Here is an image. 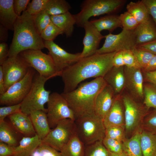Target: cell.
<instances>
[{
	"mask_svg": "<svg viewBox=\"0 0 156 156\" xmlns=\"http://www.w3.org/2000/svg\"><path fill=\"white\" fill-rule=\"evenodd\" d=\"M116 52L97 54L81 58L61 72L64 84L63 93L71 92L86 79L103 77L114 66L112 60Z\"/></svg>",
	"mask_w": 156,
	"mask_h": 156,
	"instance_id": "6da1fadb",
	"label": "cell"
},
{
	"mask_svg": "<svg viewBox=\"0 0 156 156\" xmlns=\"http://www.w3.org/2000/svg\"><path fill=\"white\" fill-rule=\"evenodd\" d=\"M142 130L156 135V109L149 111L142 125Z\"/></svg>",
	"mask_w": 156,
	"mask_h": 156,
	"instance_id": "74e56055",
	"label": "cell"
},
{
	"mask_svg": "<svg viewBox=\"0 0 156 156\" xmlns=\"http://www.w3.org/2000/svg\"><path fill=\"white\" fill-rule=\"evenodd\" d=\"M45 48L49 51L57 71L60 73L66 68L75 63L81 58V53H69L55 43L53 41H44Z\"/></svg>",
	"mask_w": 156,
	"mask_h": 156,
	"instance_id": "5bb4252c",
	"label": "cell"
},
{
	"mask_svg": "<svg viewBox=\"0 0 156 156\" xmlns=\"http://www.w3.org/2000/svg\"><path fill=\"white\" fill-rule=\"evenodd\" d=\"M156 70V55L152 58L147 67L143 70L144 72Z\"/></svg>",
	"mask_w": 156,
	"mask_h": 156,
	"instance_id": "11a10c76",
	"label": "cell"
},
{
	"mask_svg": "<svg viewBox=\"0 0 156 156\" xmlns=\"http://www.w3.org/2000/svg\"><path fill=\"white\" fill-rule=\"evenodd\" d=\"M49 79L39 75L34 79L29 93L21 103V111L29 115L33 112L42 110L47 113L44 105L48 102L50 92L44 88V84Z\"/></svg>",
	"mask_w": 156,
	"mask_h": 156,
	"instance_id": "8992f818",
	"label": "cell"
},
{
	"mask_svg": "<svg viewBox=\"0 0 156 156\" xmlns=\"http://www.w3.org/2000/svg\"><path fill=\"white\" fill-rule=\"evenodd\" d=\"M139 67L124 66L125 88L134 99H144V78Z\"/></svg>",
	"mask_w": 156,
	"mask_h": 156,
	"instance_id": "9a60e30c",
	"label": "cell"
},
{
	"mask_svg": "<svg viewBox=\"0 0 156 156\" xmlns=\"http://www.w3.org/2000/svg\"><path fill=\"white\" fill-rule=\"evenodd\" d=\"M47 103V114L51 128H55L63 120L70 119L75 121L73 111L61 94L57 92L51 94Z\"/></svg>",
	"mask_w": 156,
	"mask_h": 156,
	"instance_id": "30bf717a",
	"label": "cell"
},
{
	"mask_svg": "<svg viewBox=\"0 0 156 156\" xmlns=\"http://www.w3.org/2000/svg\"><path fill=\"white\" fill-rule=\"evenodd\" d=\"M105 128L112 126L125 127L124 108L121 99L116 96L110 109L103 120Z\"/></svg>",
	"mask_w": 156,
	"mask_h": 156,
	"instance_id": "ac0fdd59",
	"label": "cell"
},
{
	"mask_svg": "<svg viewBox=\"0 0 156 156\" xmlns=\"http://www.w3.org/2000/svg\"><path fill=\"white\" fill-rule=\"evenodd\" d=\"M126 9L139 24L146 22L150 18L147 8L142 0L130 2L127 4Z\"/></svg>",
	"mask_w": 156,
	"mask_h": 156,
	"instance_id": "4dcf8cb0",
	"label": "cell"
},
{
	"mask_svg": "<svg viewBox=\"0 0 156 156\" xmlns=\"http://www.w3.org/2000/svg\"><path fill=\"white\" fill-rule=\"evenodd\" d=\"M126 136L125 127L112 126L105 128V137L122 142L126 139Z\"/></svg>",
	"mask_w": 156,
	"mask_h": 156,
	"instance_id": "d590c367",
	"label": "cell"
},
{
	"mask_svg": "<svg viewBox=\"0 0 156 156\" xmlns=\"http://www.w3.org/2000/svg\"><path fill=\"white\" fill-rule=\"evenodd\" d=\"M13 2V0H0V24L12 30L18 16L14 11Z\"/></svg>",
	"mask_w": 156,
	"mask_h": 156,
	"instance_id": "7402d4cb",
	"label": "cell"
},
{
	"mask_svg": "<svg viewBox=\"0 0 156 156\" xmlns=\"http://www.w3.org/2000/svg\"><path fill=\"white\" fill-rule=\"evenodd\" d=\"M105 41L102 46L96 53L104 54L127 50H131L137 46L134 30L122 29L117 34L111 33L104 36Z\"/></svg>",
	"mask_w": 156,
	"mask_h": 156,
	"instance_id": "7c38bea8",
	"label": "cell"
},
{
	"mask_svg": "<svg viewBox=\"0 0 156 156\" xmlns=\"http://www.w3.org/2000/svg\"><path fill=\"white\" fill-rule=\"evenodd\" d=\"M9 49L7 44L5 42L0 43V65H2L8 58Z\"/></svg>",
	"mask_w": 156,
	"mask_h": 156,
	"instance_id": "681fc988",
	"label": "cell"
},
{
	"mask_svg": "<svg viewBox=\"0 0 156 156\" xmlns=\"http://www.w3.org/2000/svg\"><path fill=\"white\" fill-rule=\"evenodd\" d=\"M42 142L36 134L32 137L23 136L18 145L15 147L13 156H31Z\"/></svg>",
	"mask_w": 156,
	"mask_h": 156,
	"instance_id": "d4e9b609",
	"label": "cell"
},
{
	"mask_svg": "<svg viewBox=\"0 0 156 156\" xmlns=\"http://www.w3.org/2000/svg\"><path fill=\"white\" fill-rule=\"evenodd\" d=\"M141 129L122 142L124 156H143L140 145Z\"/></svg>",
	"mask_w": 156,
	"mask_h": 156,
	"instance_id": "83f0119b",
	"label": "cell"
},
{
	"mask_svg": "<svg viewBox=\"0 0 156 156\" xmlns=\"http://www.w3.org/2000/svg\"><path fill=\"white\" fill-rule=\"evenodd\" d=\"M76 135L75 121L67 119L59 122L42 141L60 152L63 147Z\"/></svg>",
	"mask_w": 156,
	"mask_h": 156,
	"instance_id": "9c48e42d",
	"label": "cell"
},
{
	"mask_svg": "<svg viewBox=\"0 0 156 156\" xmlns=\"http://www.w3.org/2000/svg\"><path fill=\"white\" fill-rule=\"evenodd\" d=\"M85 146L84 156H109L108 151L103 144V141Z\"/></svg>",
	"mask_w": 156,
	"mask_h": 156,
	"instance_id": "e575fe53",
	"label": "cell"
},
{
	"mask_svg": "<svg viewBox=\"0 0 156 156\" xmlns=\"http://www.w3.org/2000/svg\"><path fill=\"white\" fill-rule=\"evenodd\" d=\"M29 0H14L13 8L16 14L18 16H21V12L25 11L29 3Z\"/></svg>",
	"mask_w": 156,
	"mask_h": 156,
	"instance_id": "bcb514c9",
	"label": "cell"
},
{
	"mask_svg": "<svg viewBox=\"0 0 156 156\" xmlns=\"http://www.w3.org/2000/svg\"><path fill=\"white\" fill-rule=\"evenodd\" d=\"M85 34L83 40V48L81 53V58L89 56L96 53L101 40L104 38L93 24L88 21L83 27Z\"/></svg>",
	"mask_w": 156,
	"mask_h": 156,
	"instance_id": "2e32d148",
	"label": "cell"
},
{
	"mask_svg": "<svg viewBox=\"0 0 156 156\" xmlns=\"http://www.w3.org/2000/svg\"><path fill=\"white\" fill-rule=\"evenodd\" d=\"M19 54L40 76L49 79L61 76L49 54L44 53L41 50H28L22 51Z\"/></svg>",
	"mask_w": 156,
	"mask_h": 156,
	"instance_id": "ba28073f",
	"label": "cell"
},
{
	"mask_svg": "<svg viewBox=\"0 0 156 156\" xmlns=\"http://www.w3.org/2000/svg\"><path fill=\"white\" fill-rule=\"evenodd\" d=\"M71 8L69 3L65 0H48L45 10L51 16L63 14Z\"/></svg>",
	"mask_w": 156,
	"mask_h": 156,
	"instance_id": "1f68e13d",
	"label": "cell"
},
{
	"mask_svg": "<svg viewBox=\"0 0 156 156\" xmlns=\"http://www.w3.org/2000/svg\"><path fill=\"white\" fill-rule=\"evenodd\" d=\"M14 31L8 58L16 57L26 50H41L45 48L44 41L36 28L33 16L26 10L18 17Z\"/></svg>",
	"mask_w": 156,
	"mask_h": 156,
	"instance_id": "7a4b0ae2",
	"label": "cell"
},
{
	"mask_svg": "<svg viewBox=\"0 0 156 156\" xmlns=\"http://www.w3.org/2000/svg\"><path fill=\"white\" fill-rule=\"evenodd\" d=\"M103 143L109 152L124 156L122 142L113 139L105 137L103 140Z\"/></svg>",
	"mask_w": 156,
	"mask_h": 156,
	"instance_id": "ab89813d",
	"label": "cell"
},
{
	"mask_svg": "<svg viewBox=\"0 0 156 156\" xmlns=\"http://www.w3.org/2000/svg\"><path fill=\"white\" fill-rule=\"evenodd\" d=\"M2 66L5 91L11 85L22 79L31 67L19 54L15 57L8 58Z\"/></svg>",
	"mask_w": 156,
	"mask_h": 156,
	"instance_id": "4fadbf2b",
	"label": "cell"
},
{
	"mask_svg": "<svg viewBox=\"0 0 156 156\" xmlns=\"http://www.w3.org/2000/svg\"><path fill=\"white\" fill-rule=\"evenodd\" d=\"M63 34L60 29L52 21L44 29L40 34L44 41H53L59 35Z\"/></svg>",
	"mask_w": 156,
	"mask_h": 156,
	"instance_id": "f35d334b",
	"label": "cell"
},
{
	"mask_svg": "<svg viewBox=\"0 0 156 156\" xmlns=\"http://www.w3.org/2000/svg\"><path fill=\"white\" fill-rule=\"evenodd\" d=\"M137 46L140 45L156 39V27L150 18L139 23L134 30Z\"/></svg>",
	"mask_w": 156,
	"mask_h": 156,
	"instance_id": "44dd1931",
	"label": "cell"
},
{
	"mask_svg": "<svg viewBox=\"0 0 156 156\" xmlns=\"http://www.w3.org/2000/svg\"><path fill=\"white\" fill-rule=\"evenodd\" d=\"M9 122L24 137H32L36 132L29 115L20 111L8 116Z\"/></svg>",
	"mask_w": 156,
	"mask_h": 156,
	"instance_id": "d6986e66",
	"label": "cell"
},
{
	"mask_svg": "<svg viewBox=\"0 0 156 156\" xmlns=\"http://www.w3.org/2000/svg\"><path fill=\"white\" fill-rule=\"evenodd\" d=\"M149 15L152 17L156 27V0H142Z\"/></svg>",
	"mask_w": 156,
	"mask_h": 156,
	"instance_id": "7dc6e473",
	"label": "cell"
},
{
	"mask_svg": "<svg viewBox=\"0 0 156 156\" xmlns=\"http://www.w3.org/2000/svg\"><path fill=\"white\" fill-rule=\"evenodd\" d=\"M85 146L76 135L62 148V156H84Z\"/></svg>",
	"mask_w": 156,
	"mask_h": 156,
	"instance_id": "f546056e",
	"label": "cell"
},
{
	"mask_svg": "<svg viewBox=\"0 0 156 156\" xmlns=\"http://www.w3.org/2000/svg\"><path fill=\"white\" fill-rule=\"evenodd\" d=\"M15 147L0 142V156H13Z\"/></svg>",
	"mask_w": 156,
	"mask_h": 156,
	"instance_id": "c3c4849f",
	"label": "cell"
},
{
	"mask_svg": "<svg viewBox=\"0 0 156 156\" xmlns=\"http://www.w3.org/2000/svg\"><path fill=\"white\" fill-rule=\"evenodd\" d=\"M123 51L116 52L114 56L112 63L113 66L116 67L125 66L123 61Z\"/></svg>",
	"mask_w": 156,
	"mask_h": 156,
	"instance_id": "f907efd6",
	"label": "cell"
},
{
	"mask_svg": "<svg viewBox=\"0 0 156 156\" xmlns=\"http://www.w3.org/2000/svg\"><path fill=\"white\" fill-rule=\"evenodd\" d=\"M34 71L30 67L25 77L0 95V104L6 106L21 103L29 93L34 81Z\"/></svg>",
	"mask_w": 156,
	"mask_h": 156,
	"instance_id": "8fae6325",
	"label": "cell"
},
{
	"mask_svg": "<svg viewBox=\"0 0 156 156\" xmlns=\"http://www.w3.org/2000/svg\"><path fill=\"white\" fill-rule=\"evenodd\" d=\"M51 21L67 37L73 34L74 25L76 24L75 15L69 11L59 15L51 16Z\"/></svg>",
	"mask_w": 156,
	"mask_h": 156,
	"instance_id": "484cf974",
	"label": "cell"
},
{
	"mask_svg": "<svg viewBox=\"0 0 156 156\" xmlns=\"http://www.w3.org/2000/svg\"><path fill=\"white\" fill-rule=\"evenodd\" d=\"M140 142L143 156H156V135L142 129Z\"/></svg>",
	"mask_w": 156,
	"mask_h": 156,
	"instance_id": "f1b7e54d",
	"label": "cell"
},
{
	"mask_svg": "<svg viewBox=\"0 0 156 156\" xmlns=\"http://www.w3.org/2000/svg\"><path fill=\"white\" fill-rule=\"evenodd\" d=\"M143 104L148 109H156V86L149 83L144 85Z\"/></svg>",
	"mask_w": 156,
	"mask_h": 156,
	"instance_id": "836d02e7",
	"label": "cell"
},
{
	"mask_svg": "<svg viewBox=\"0 0 156 156\" xmlns=\"http://www.w3.org/2000/svg\"><path fill=\"white\" fill-rule=\"evenodd\" d=\"M156 55V39L149 42L138 46Z\"/></svg>",
	"mask_w": 156,
	"mask_h": 156,
	"instance_id": "f5cc1de1",
	"label": "cell"
},
{
	"mask_svg": "<svg viewBox=\"0 0 156 156\" xmlns=\"http://www.w3.org/2000/svg\"><path fill=\"white\" fill-rule=\"evenodd\" d=\"M5 92V80L3 67L0 66V94H3Z\"/></svg>",
	"mask_w": 156,
	"mask_h": 156,
	"instance_id": "9f6ffc18",
	"label": "cell"
},
{
	"mask_svg": "<svg viewBox=\"0 0 156 156\" xmlns=\"http://www.w3.org/2000/svg\"><path fill=\"white\" fill-rule=\"evenodd\" d=\"M48 0H32L29 3L26 11L30 14H37L45 10Z\"/></svg>",
	"mask_w": 156,
	"mask_h": 156,
	"instance_id": "7bdbcfd3",
	"label": "cell"
},
{
	"mask_svg": "<svg viewBox=\"0 0 156 156\" xmlns=\"http://www.w3.org/2000/svg\"><path fill=\"white\" fill-rule=\"evenodd\" d=\"M123 52L125 66L129 68L139 67L140 68L131 50H125L123 51Z\"/></svg>",
	"mask_w": 156,
	"mask_h": 156,
	"instance_id": "f6af8a7d",
	"label": "cell"
},
{
	"mask_svg": "<svg viewBox=\"0 0 156 156\" xmlns=\"http://www.w3.org/2000/svg\"><path fill=\"white\" fill-rule=\"evenodd\" d=\"M108 152L109 156H123V155H121L111 153L109 152V151Z\"/></svg>",
	"mask_w": 156,
	"mask_h": 156,
	"instance_id": "6f0895ef",
	"label": "cell"
},
{
	"mask_svg": "<svg viewBox=\"0 0 156 156\" xmlns=\"http://www.w3.org/2000/svg\"><path fill=\"white\" fill-rule=\"evenodd\" d=\"M107 85L103 77H99L82 83L71 92L61 94L73 111L75 120L95 114L96 97Z\"/></svg>",
	"mask_w": 156,
	"mask_h": 156,
	"instance_id": "3957f363",
	"label": "cell"
},
{
	"mask_svg": "<svg viewBox=\"0 0 156 156\" xmlns=\"http://www.w3.org/2000/svg\"><path fill=\"white\" fill-rule=\"evenodd\" d=\"M29 116L36 134L42 140L51 130L47 113L42 110H37L32 112Z\"/></svg>",
	"mask_w": 156,
	"mask_h": 156,
	"instance_id": "603a6c76",
	"label": "cell"
},
{
	"mask_svg": "<svg viewBox=\"0 0 156 156\" xmlns=\"http://www.w3.org/2000/svg\"><path fill=\"white\" fill-rule=\"evenodd\" d=\"M90 21L100 32L107 30L111 33L117 28H122L119 15L114 14L107 15Z\"/></svg>",
	"mask_w": 156,
	"mask_h": 156,
	"instance_id": "4316f807",
	"label": "cell"
},
{
	"mask_svg": "<svg viewBox=\"0 0 156 156\" xmlns=\"http://www.w3.org/2000/svg\"><path fill=\"white\" fill-rule=\"evenodd\" d=\"M121 99L124 108L126 136H131L142 129L143 120L150 111L143 104L136 101L130 95L124 94Z\"/></svg>",
	"mask_w": 156,
	"mask_h": 156,
	"instance_id": "52a82bcc",
	"label": "cell"
},
{
	"mask_svg": "<svg viewBox=\"0 0 156 156\" xmlns=\"http://www.w3.org/2000/svg\"><path fill=\"white\" fill-rule=\"evenodd\" d=\"M124 66H114L103 77L107 84L112 89L116 96H119L125 88Z\"/></svg>",
	"mask_w": 156,
	"mask_h": 156,
	"instance_id": "ffe728a7",
	"label": "cell"
},
{
	"mask_svg": "<svg viewBox=\"0 0 156 156\" xmlns=\"http://www.w3.org/2000/svg\"><path fill=\"white\" fill-rule=\"evenodd\" d=\"M140 67L143 70L148 66L154 54L137 46L131 50Z\"/></svg>",
	"mask_w": 156,
	"mask_h": 156,
	"instance_id": "d6a6232c",
	"label": "cell"
},
{
	"mask_svg": "<svg viewBox=\"0 0 156 156\" xmlns=\"http://www.w3.org/2000/svg\"><path fill=\"white\" fill-rule=\"evenodd\" d=\"M144 80L156 86V70L144 72Z\"/></svg>",
	"mask_w": 156,
	"mask_h": 156,
	"instance_id": "816d5d0a",
	"label": "cell"
},
{
	"mask_svg": "<svg viewBox=\"0 0 156 156\" xmlns=\"http://www.w3.org/2000/svg\"><path fill=\"white\" fill-rule=\"evenodd\" d=\"M33 16L36 28L40 34L51 21V16L45 10Z\"/></svg>",
	"mask_w": 156,
	"mask_h": 156,
	"instance_id": "8d00e7d4",
	"label": "cell"
},
{
	"mask_svg": "<svg viewBox=\"0 0 156 156\" xmlns=\"http://www.w3.org/2000/svg\"><path fill=\"white\" fill-rule=\"evenodd\" d=\"M119 18L123 29L134 30L139 24L135 18L127 11L119 15Z\"/></svg>",
	"mask_w": 156,
	"mask_h": 156,
	"instance_id": "60d3db41",
	"label": "cell"
},
{
	"mask_svg": "<svg viewBox=\"0 0 156 156\" xmlns=\"http://www.w3.org/2000/svg\"><path fill=\"white\" fill-rule=\"evenodd\" d=\"M114 91L107 85L97 95L95 101V114L103 120L111 108L115 99Z\"/></svg>",
	"mask_w": 156,
	"mask_h": 156,
	"instance_id": "e0dca14e",
	"label": "cell"
},
{
	"mask_svg": "<svg viewBox=\"0 0 156 156\" xmlns=\"http://www.w3.org/2000/svg\"><path fill=\"white\" fill-rule=\"evenodd\" d=\"M125 0H86L81 5V10L75 15L76 24L83 27L92 16L111 14L119 10L125 4Z\"/></svg>",
	"mask_w": 156,
	"mask_h": 156,
	"instance_id": "277c9868",
	"label": "cell"
},
{
	"mask_svg": "<svg viewBox=\"0 0 156 156\" xmlns=\"http://www.w3.org/2000/svg\"><path fill=\"white\" fill-rule=\"evenodd\" d=\"M31 156H62L61 153L46 144H41Z\"/></svg>",
	"mask_w": 156,
	"mask_h": 156,
	"instance_id": "b9f144b4",
	"label": "cell"
},
{
	"mask_svg": "<svg viewBox=\"0 0 156 156\" xmlns=\"http://www.w3.org/2000/svg\"><path fill=\"white\" fill-rule=\"evenodd\" d=\"M21 103L0 107V121L4 120L6 117L21 111Z\"/></svg>",
	"mask_w": 156,
	"mask_h": 156,
	"instance_id": "ee69618b",
	"label": "cell"
},
{
	"mask_svg": "<svg viewBox=\"0 0 156 156\" xmlns=\"http://www.w3.org/2000/svg\"><path fill=\"white\" fill-rule=\"evenodd\" d=\"M21 135L10 122L0 121V142L15 147L22 138Z\"/></svg>",
	"mask_w": 156,
	"mask_h": 156,
	"instance_id": "cb8c5ba5",
	"label": "cell"
},
{
	"mask_svg": "<svg viewBox=\"0 0 156 156\" xmlns=\"http://www.w3.org/2000/svg\"><path fill=\"white\" fill-rule=\"evenodd\" d=\"M8 30L1 24H0V41L1 43L6 42L8 38Z\"/></svg>",
	"mask_w": 156,
	"mask_h": 156,
	"instance_id": "db71d44e",
	"label": "cell"
},
{
	"mask_svg": "<svg viewBox=\"0 0 156 156\" xmlns=\"http://www.w3.org/2000/svg\"><path fill=\"white\" fill-rule=\"evenodd\" d=\"M75 122L77 136L85 145L103 141L105 137L103 120L96 114L77 119Z\"/></svg>",
	"mask_w": 156,
	"mask_h": 156,
	"instance_id": "5b68a950",
	"label": "cell"
}]
</instances>
